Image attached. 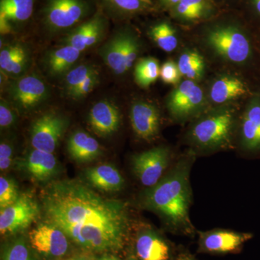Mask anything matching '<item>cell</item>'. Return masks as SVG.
Returning a JSON list of instances; mask_svg holds the SVG:
<instances>
[{
  "label": "cell",
  "instance_id": "6da1fadb",
  "mask_svg": "<svg viewBox=\"0 0 260 260\" xmlns=\"http://www.w3.org/2000/svg\"><path fill=\"white\" fill-rule=\"evenodd\" d=\"M42 208L46 222L83 249L108 252L124 245L130 221L127 205L104 198L81 181L53 182L44 191Z\"/></svg>",
  "mask_w": 260,
  "mask_h": 260
},
{
  "label": "cell",
  "instance_id": "7a4b0ae2",
  "mask_svg": "<svg viewBox=\"0 0 260 260\" xmlns=\"http://www.w3.org/2000/svg\"><path fill=\"white\" fill-rule=\"evenodd\" d=\"M194 160L181 159L158 184L149 188L143 197V204L148 210L161 215L172 226L189 232L191 191L189 175Z\"/></svg>",
  "mask_w": 260,
  "mask_h": 260
},
{
  "label": "cell",
  "instance_id": "3957f363",
  "mask_svg": "<svg viewBox=\"0 0 260 260\" xmlns=\"http://www.w3.org/2000/svg\"><path fill=\"white\" fill-rule=\"evenodd\" d=\"M235 124V114L230 109L210 113L195 122L190 131L191 139L204 149L223 148L231 143Z\"/></svg>",
  "mask_w": 260,
  "mask_h": 260
},
{
  "label": "cell",
  "instance_id": "277c9868",
  "mask_svg": "<svg viewBox=\"0 0 260 260\" xmlns=\"http://www.w3.org/2000/svg\"><path fill=\"white\" fill-rule=\"evenodd\" d=\"M207 42L218 55L237 64L249 60L251 44L245 34L233 26H218L207 35Z\"/></svg>",
  "mask_w": 260,
  "mask_h": 260
},
{
  "label": "cell",
  "instance_id": "5b68a950",
  "mask_svg": "<svg viewBox=\"0 0 260 260\" xmlns=\"http://www.w3.org/2000/svg\"><path fill=\"white\" fill-rule=\"evenodd\" d=\"M89 10L85 0H47L44 9V23L53 31L65 30L81 21Z\"/></svg>",
  "mask_w": 260,
  "mask_h": 260
},
{
  "label": "cell",
  "instance_id": "8992f818",
  "mask_svg": "<svg viewBox=\"0 0 260 260\" xmlns=\"http://www.w3.org/2000/svg\"><path fill=\"white\" fill-rule=\"evenodd\" d=\"M41 208L32 196L20 194L15 203L0 212L2 235L15 234L28 228L39 216Z\"/></svg>",
  "mask_w": 260,
  "mask_h": 260
},
{
  "label": "cell",
  "instance_id": "52a82bcc",
  "mask_svg": "<svg viewBox=\"0 0 260 260\" xmlns=\"http://www.w3.org/2000/svg\"><path fill=\"white\" fill-rule=\"evenodd\" d=\"M68 127V121L55 113H47L34 121L30 129V144L36 150L54 153Z\"/></svg>",
  "mask_w": 260,
  "mask_h": 260
},
{
  "label": "cell",
  "instance_id": "ba28073f",
  "mask_svg": "<svg viewBox=\"0 0 260 260\" xmlns=\"http://www.w3.org/2000/svg\"><path fill=\"white\" fill-rule=\"evenodd\" d=\"M170 153L167 148L158 147L136 154L132 159L135 175L147 187L158 184L169 167Z\"/></svg>",
  "mask_w": 260,
  "mask_h": 260
},
{
  "label": "cell",
  "instance_id": "9c48e42d",
  "mask_svg": "<svg viewBox=\"0 0 260 260\" xmlns=\"http://www.w3.org/2000/svg\"><path fill=\"white\" fill-rule=\"evenodd\" d=\"M204 95L194 81L186 80L174 89L168 99L167 106L173 117L184 120L199 112L204 104Z\"/></svg>",
  "mask_w": 260,
  "mask_h": 260
},
{
  "label": "cell",
  "instance_id": "30bf717a",
  "mask_svg": "<svg viewBox=\"0 0 260 260\" xmlns=\"http://www.w3.org/2000/svg\"><path fill=\"white\" fill-rule=\"evenodd\" d=\"M29 239L38 252L54 257L64 255L69 248L66 234L47 222L34 228L29 234Z\"/></svg>",
  "mask_w": 260,
  "mask_h": 260
},
{
  "label": "cell",
  "instance_id": "8fae6325",
  "mask_svg": "<svg viewBox=\"0 0 260 260\" xmlns=\"http://www.w3.org/2000/svg\"><path fill=\"white\" fill-rule=\"evenodd\" d=\"M250 233L214 230L201 233L200 245L202 250L213 254H225L239 250L248 241L252 239Z\"/></svg>",
  "mask_w": 260,
  "mask_h": 260
},
{
  "label": "cell",
  "instance_id": "7c38bea8",
  "mask_svg": "<svg viewBox=\"0 0 260 260\" xmlns=\"http://www.w3.org/2000/svg\"><path fill=\"white\" fill-rule=\"evenodd\" d=\"M130 121L137 136L141 139L153 140L160 128V113L153 104L145 102H135L130 109Z\"/></svg>",
  "mask_w": 260,
  "mask_h": 260
},
{
  "label": "cell",
  "instance_id": "4fadbf2b",
  "mask_svg": "<svg viewBox=\"0 0 260 260\" xmlns=\"http://www.w3.org/2000/svg\"><path fill=\"white\" fill-rule=\"evenodd\" d=\"M10 95L18 107L28 110L37 107L47 99V85L34 75L25 76L12 85Z\"/></svg>",
  "mask_w": 260,
  "mask_h": 260
},
{
  "label": "cell",
  "instance_id": "5bb4252c",
  "mask_svg": "<svg viewBox=\"0 0 260 260\" xmlns=\"http://www.w3.org/2000/svg\"><path fill=\"white\" fill-rule=\"evenodd\" d=\"M241 145L249 153L260 154V97L253 98L243 114Z\"/></svg>",
  "mask_w": 260,
  "mask_h": 260
},
{
  "label": "cell",
  "instance_id": "9a60e30c",
  "mask_svg": "<svg viewBox=\"0 0 260 260\" xmlns=\"http://www.w3.org/2000/svg\"><path fill=\"white\" fill-rule=\"evenodd\" d=\"M106 19L101 13L70 32L64 42L80 51L93 47L101 40L106 28Z\"/></svg>",
  "mask_w": 260,
  "mask_h": 260
},
{
  "label": "cell",
  "instance_id": "2e32d148",
  "mask_svg": "<svg viewBox=\"0 0 260 260\" xmlns=\"http://www.w3.org/2000/svg\"><path fill=\"white\" fill-rule=\"evenodd\" d=\"M35 0H0V30L6 35L31 18Z\"/></svg>",
  "mask_w": 260,
  "mask_h": 260
},
{
  "label": "cell",
  "instance_id": "e0dca14e",
  "mask_svg": "<svg viewBox=\"0 0 260 260\" xmlns=\"http://www.w3.org/2000/svg\"><path fill=\"white\" fill-rule=\"evenodd\" d=\"M121 116L118 108L107 100L94 104L89 113V123L99 136L114 134L120 126Z\"/></svg>",
  "mask_w": 260,
  "mask_h": 260
},
{
  "label": "cell",
  "instance_id": "ac0fdd59",
  "mask_svg": "<svg viewBox=\"0 0 260 260\" xmlns=\"http://www.w3.org/2000/svg\"><path fill=\"white\" fill-rule=\"evenodd\" d=\"M57 165L54 154L34 149L20 162V168L37 181H45L55 174Z\"/></svg>",
  "mask_w": 260,
  "mask_h": 260
},
{
  "label": "cell",
  "instance_id": "d6986e66",
  "mask_svg": "<svg viewBox=\"0 0 260 260\" xmlns=\"http://www.w3.org/2000/svg\"><path fill=\"white\" fill-rule=\"evenodd\" d=\"M85 177L93 187L107 192L119 191L124 184L121 173L109 164H102L87 169Z\"/></svg>",
  "mask_w": 260,
  "mask_h": 260
},
{
  "label": "cell",
  "instance_id": "ffe728a7",
  "mask_svg": "<svg viewBox=\"0 0 260 260\" xmlns=\"http://www.w3.org/2000/svg\"><path fill=\"white\" fill-rule=\"evenodd\" d=\"M136 252L140 260L169 259L167 243L151 230H144L140 233L136 240Z\"/></svg>",
  "mask_w": 260,
  "mask_h": 260
},
{
  "label": "cell",
  "instance_id": "44dd1931",
  "mask_svg": "<svg viewBox=\"0 0 260 260\" xmlns=\"http://www.w3.org/2000/svg\"><path fill=\"white\" fill-rule=\"evenodd\" d=\"M68 151L73 160L86 162L100 156L102 150L95 138L84 131H77L70 137Z\"/></svg>",
  "mask_w": 260,
  "mask_h": 260
},
{
  "label": "cell",
  "instance_id": "7402d4cb",
  "mask_svg": "<svg viewBox=\"0 0 260 260\" xmlns=\"http://www.w3.org/2000/svg\"><path fill=\"white\" fill-rule=\"evenodd\" d=\"M246 84L239 78L224 76L215 80L210 90L212 102L217 104H226L247 93Z\"/></svg>",
  "mask_w": 260,
  "mask_h": 260
},
{
  "label": "cell",
  "instance_id": "603a6c76",
  "mask_svg": "<svg viewBox=\"0 0 260 260\" xmlns=\"http://www.w3.org/2000/svg\"><path fill=\"white\" fill-rule=\"evenodd\" d=\"M126 39V32H119L106 43L99 51L104 62L117 75L126 72L124 60Z\"/></svg>",
  "mask_w": 260,
  "mask_h": 260
},
{
  "label": "cell",
  "instance_id": "cb8c5ba5",
  "mask_svg": "<svg viewBox=\"0 0 260 260\" xmlns=\"http://www.w3.org/2000/svg\"><path fill=\"white\" fill-rule=\"evenodd\" d=\"M81 52L68 44L51 51L47 56L46 61L51 74L61 75L69 70L70 67L79 59Z\"/></svg>",
  "mask_w": 260,
  "mask_h": 260
},
{
  "label": "cell",
  "instance_id": "d4e9b609",
  "mask_svg": "<svg viewBox=\"0 0 260 260\" xmlns=\"http://www.w3.org/2000/svg\"><path fill=\"white\" fill-rule=\"evenodd\" d=\"M106 9L121 15L138 14L153 6L151 0H99Z\"/></svg>",
  "mask_w": 260,
  "mask_h": 260
},
{
  "label": "cell",
  "instance_id": "484cf974",
  "mask_svg": "<svg viewBox=\"0 0 260 260\" xmlns=\"http://www.w3.org/2000/svg\"><path fill=\"white\" fill-rule=\"evenodd\" d=\"M177 64L181 75L188 80L200 79L204 73V59L197 51H187L183 53Z\"/></svg>",
  "mask_w": 260,
  "mask_h": 260
},
{
  "label": "cell",
  "instance_id": "4316f807",
  "mask_svg": "<svg viewBox=\"0 0 260 260\" xmlns=\"http://www.w3.org/2000/svg\"><path fill=\"white\" fill-rule=\"evenodd\" d=\"M150 37L159 48L166 52H172L178 47L177 32L167 22L156 24L150 28Z\"/></svg>",
  "mask_w": 260,
  "mask_h": 260
},
{
  "label": "cell",
  "instance_id": "83f0119b",
  "mask_svg": "<svg viewBox=\"0 0 260 260\" xmlns=\"http://www.w3.org/2000/svg\"><path fill=\"white\" fill-rule=\"evenodd\" d=\"M160 68L157 59L147 57L140 59L135 68V81L143 88L150 86L160 76Z\"/></svg>",
  "mask_w": 260,
  "mask_h": 260
},
{
  "label": "cell",
  "instance_id": "f1b7e54d",
  "mask_svg": "<svg viewBox=\"0 0 260 260\" xmlns=\"http://www.w3.org/2000/svg\"><path fill=\"white\" fill-rule=\"evenodd\" d=\"M18 186L14 181L5 177H0V208H8L18 200L19 197Z\"/></svg>",
  "mask_w": 260,
  "mask_h": 260
},
{
  "label": "cell",
  "instance_id": "f546056e",
  "mask_svg": "<svg viewBox=\"0 0 260 260\" xmlns=\"http://www.w3.org/2000/svg\"><path fill=\"white\" fill-rule=\"evenodd\" d=\"M95 68L88 64H82L70 70L65 78V86L68 93H71L86 79L89 75L95 71Z\"/></svg>",
  "mask_w": 260,
  "mask_h": 260
},
{
  "label": "cell",
  "instance_id": "4dcf8cb0",
  "mask_svg": "<svg viewBox=\"0 0 260 260\" xmlns=\"http://www.w3.org/2000/svg\"><path fill=\"white\" fill-rule=\"evenodd\" d=\"M3 260H36L30 254L28 246L22 239L15 241L6 248Z\"/></svg>",
  "mask_w": 260,
  "mask_h": 260
},
{
  "label": "cell",
  "instance_id": "1f68e13d",
  "mask_svg": "<svg viewBox=\"0 0 260 260\" xmlns=\"http://www.w3.org/2000/svg\"><path fill=\"white\" fill-rule=\"evenodd\" d=\"M181 75L178 64L174 61H166L160 68V77L164 83L177 85L180 80Z\"/></svg>",
  "mask_w": 260,
  "mask_h": 260
},
{
  "label": "cell",
  "instance_id": "d6a6232c",
  "mask_svg": "<svg viewBox=\"0 0 260 260\" xmlns=\"http://www.w3.org/2000/svg\"><path fill=\"white\" fill-rule=\"evenodd\" d=\"M99 73L97 70H95L91 75H89L88 78L84 80L78 88L70 93V96L75 99H79L86 96L95 88L99 83Z\"/></svg>",
  "mask_w": 260,
  "mask_h": 260
},
{
  "label": "cell",
  "instance_id": "836d02e7",
  "mask_svg": "<svg viewBox=\"0 0 260 260\" xmlns=\"http://www.w3.org/2000/svg\"><path fill=\"white\" fill-rule=\"evenodd\" d=\"M139 44L136 38L126 32L125 55H124L126 71H128L134 64L139 54Z\"/></svg>",
  "mask_w": 260,
  "mask_h": 260
},
{
  "label": "cell",
  "instance_id": "e575fe53",
  "mask_svg": "<svg viewBox=\"0 0 260 260\" xmlns=\"http://www.w3.org/2000/svg\"><path fill=\"white\" fill-rule=\"evenodd\" d=\"M23 49V47L20 45H10L2 49L0 52V68L2 71H6L8 67L14 61Z\"/></svg>",
  "mask_w": 260,
  "mask_h": 260
},
{
  "label": "cell",
  "instance_id": "d590c367",
  "mask_svg": "<svg viewBox=\"0 0 260 260\" xmlns=\"http://www.w3.org/2000/svg\"><path fill=\"white\" fill-rule=\"evenodd\" d=\"M28 53L25 49H22V51L19 53L18 56L14 59V61L10 64L8 69L5 73L12 75H18L20 74L25 69L27 63H28Z\"/></svg>",
  "mask_w": 260,
  "mask_h": 260
},
{
  "label": "cell",
  "instance_id": "8d00e7d4",
  "mask_svg": "<svg viewBox=\"0 0 260 260\" xmlns=\"http://www.w3.org/2000/svg\"><path fill=\"white\" fill-rule=\"evenodd\" d=\"M13 158V149L8 143H1L0 144V169L5 171L9 169Z\"/></svg>",
  "mask_w": 260,
  "mask_h": 260
},
{
  "label": "cell",
  "instance_id": "74e56055",
  "mask_svg": "<svg viewBox=\"0 0 260 260\" xmlns=\"http://www.w3.org/2000/svg\"><path fill=\"white\" fill-rule=\"evenodd\" d=\"M15 115L9 106L5 102L0 104V126L8 128L14 123Z\"/></svg>",
  "mask_w": 260,
  "mask_h": 260
},
{
  "label": "cell",
  "instance_id": "f35d334b",
  "mask_svg": "<svg viewBox=\"0 0 260 260\" xmlns=\"http://www.w3.org/2000/svg\"><path fill=\"white\" fill-rule=\"evenodd\" d=\"M97 260H119V259L112 254H106L99 257Z\"/></svg>",
  "mask_w": 260,
  "mask_h": 260
},
{
  "label": "cell",
  "instance_id": "ab89813d",
  "mask_svg": "<svg viewBox=\"0 0 260 260\" xmlns=\"http://www.w3.org/2000/svg\"><path fill=\"white\" fill-rule=\"evenodd\" d=\"M162 3L166 5H169V6H175L178 3H180L181 0H162Z\"/></svg>",
  "mask_w": 260,
  "mask_h": 260
},
{
  "label": "cell",
  "instance_id": "60d3db41",
  "mask_svg": "<svg viewBox=\"0 0 260 260\" xmlns=\"http://www.w3.org/2000/svg\"><path fill=\"white\" fill-rule=\"evenodd\" d=\"M68 260H93V259L88 256H77L70 258V259Z\"/></svg>",
  "mask_w": 260,
  "mask_h": 260
},
{
  "label": "cell",
  "instance_id": "b9f144b4",
  "mask_svg": "<svg viewBox=\"0 0 260 260\" xmlns=\"http://www.w3.org/2000/svg\"><path fill=\"white\" fill-rule=\"evenodd\" d=\"M252 3L256 11L260 15V0H252Z\"/></svg>",
  "mask_w": 260,
  "mask_h": 260
},
{
  "label": "cell",
  "instance_id": "7bdbcfd3",
  "mask_svg": "<svg viewBox=\"0 0 260 260\" xmlns=\"http://www.w3.org/2000/svg\"><path fill=\"white\" fill-rule=\"evenodd\" d=\"M127 260H138L134 255H131L129 256Z\"/></svg>",
  "mask_w": 260,
  "mask_h": 260
},
{
  "label": "cell",
  "instance_id": "ee69618b",
  "mask_svg": "<svg viewBox=\"0 0 260 260\" xmlns=\"http://www.w3.org/2000/svg\"><path fill=\"white\" fill-rule=\"evenodd\" d=\"M179 260H194V259H191V258H189V257H182V258H181V259H179Z\"/></svg>",
  "mask_w": 260,
  "mask_h": 260
}]
</instances>
